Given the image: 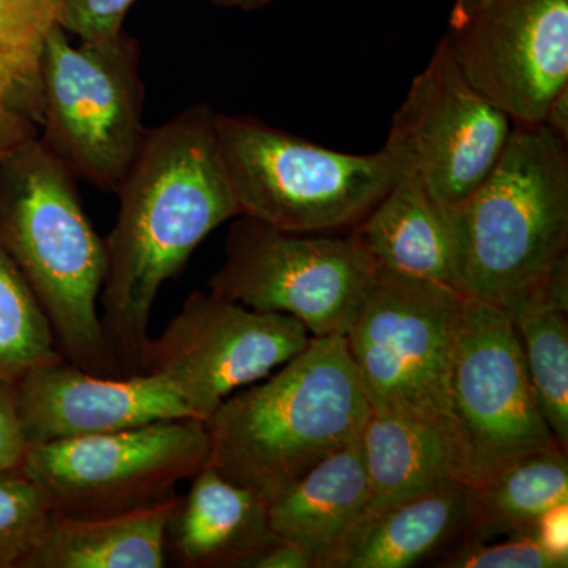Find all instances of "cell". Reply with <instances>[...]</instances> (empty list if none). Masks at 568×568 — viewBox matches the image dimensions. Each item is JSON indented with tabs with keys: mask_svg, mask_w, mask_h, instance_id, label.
Here are the masks:
<instances>
[{
	"mask_svg": "<svg viewBox=\"0 0 568 568\" xmlns=\"http://www.w3.org/2000/svg\"><path fill=\"white\" fill-rule=\"evenodd\" d=\"M215 112L192 104L149 129L115 192L121 207L104 239L100 317L119 376L142 373L160 287L181 274L212 231L242 215L220 151Z\"/></svg>",
	"mask_w": 568,
	"mask_h": 568,
	"instance_id": "obj_1",
	"label": "cell"
},
{
	"mask_svg": "<svg viewBox=\"0 0 568 568\" xmlns=\"http://www.w3.org/2000/svg\"><path fill=\"white\" fill-rule=\"evenodd\" d=\"M369 416L345 336H312L264 383L227 396L205 422L207 465L271 506L358 439Z\"/></svg>",
	"mask_w": 568,
	"mask_h": 568,
	"instance_id": "obj_2",
	"label": "cell"
},
{
	"mask_svg": "<svg viewBox=\"0 0 568 568\" xmlns=\"http://www.w3.org/2000/svg\"><path fill=\"white\" fill-rule=\"evenodd\" d=\"M77 178L40 136L0 163V250L36 294L62 357L119 376L102 317L106 248L78 193Z\"/></svg>",
	"mask_w": 568,
	"mask_h": 568,
	"instance_id": "obj_3",
	"label": "cell"
},
{
	"mask_svg": "<svg viewBox=\"0 0 568 568\" xmlns=\"http://www.w3.org/2000/svg\"><path fill=\"white\" fill-rule=\"evenodd\" d=\"M568 144L517 125L484 182L450 209L457 287L504 308L568 267Z\"/></svg>",
	"mask_w": 568,
	"mask_h": 568,
	"instance_id": "obj_4",
	"label": "cell"
},
{
	"mask_svg": "<svg viewBox=\"0 0 568 568\" xmlns=\"http://www.w3.org/2000/svg\"><path fill=\"white\" fill-rule=\"evenodd\" d=\"M463 301L454 287L377 271L345 338L372 414L433 433L469 473L452 396Z\"/></svg>",
	"mask_w": 568,
	"mask_h": 568,
	"instance_id": "obj_5",
	"label": "cell"
},
{
	"mask_svg": "<svg viewBox=\"0 0 568 568\" xmlns=\"http://www.w3.org/2000/svg\"><path fill=\"white\" fill-rule=\"evenodd\" d=\"M215 132L242 215L291 233L353 230L409 171L390 145L332 151L250 115L215 112Z\"/></svg>",
	"mask_w": 568,
	"mask_h": 568,
	"instance_id": "obj_6",
	"label": "cell"
},
{
	"mask_svg": "<svg viewBox=\"0 0 568 568\" xmlns=\"http://www.w3.org/2000/svg\"><path fill=\"white\" fill-rule=\"evenodd\" d=\"M141 47L125 31L73 43L52 22L40 54V140L77 179L118 192L148 134Z\"/></svg>",
	"mask_w": 568,
	"mask_h": 568,
	"instance_id": "obj_7",
	"label": "cell"
},
{
	"mask_svg": "<svg viewBox=\"0 0 568 568\" xmlns=\"http://www.w3.org/2000/svg\"><path fill=\"white\" fill-rule=\"evenodd\" d=\"M376 264L353 233H291L239 215L209 291L265 313L293 316L312 336L346 335L375 283Z\"/></svg>",
	"mask_w": 568,
	"mask_h": 568,
	"instance_id": "obj_8",
	"label": "cell"
},
{
	"mask_svg": "<svg viewBox=\"0 0 568 568\" xmlns=\"http://www.w3.org/2000/svg\"><path fill=\"white\" fill-rule=\"evenodd\" d=\"M209 454L207 425L175 418L31 446L21 469L55 514L102 518L175 499V487L207 466Z\"/></svg>",
	"mask_w": 568,
	"mask_h": 568,
	"instance_id": "obj_9",
	"label": "cell"
},
{
	"mask_svg": "<svg viewBox=\"0 0 568 568\" xmlns=\"http://www.w3.org/2000/svg\"><path fill=\"white\" fill-rule=\"evenodd\" d=\"M310 338L293 316L194 291L149 342L142 373L162 377L205 424L227 396L272 375L304 351Z\"/></svg>",
	"mask_w": 568,
	"mask_h": 568,
	"instance_id": "obj_10",
	"label": "cell"
},
{
	"mask_svg": "<svg viewBox=\"0 0 568 568\" xmlns=\"http://www.w3.org/2000/svg\"><path fill=\"white\" fill-rule=\"evenodd\" d=\"M452 396L469 484L487 480L525 455L560 447L541 414L517 332L500 306L463 301Z\"/></svg>",
	"mask_w": 568,
	"mask_h": 568,
	"instance_id": "obj_11",
	"label": "cell"
},
{
	"mask_svg": "<svg viewBox=\"0 0 568 568\" xmlns=\"http://www.w3.org/2000/svg\"><path fill=\"white\" fill-rule=\"evenodd\" d=\"M514 122L463 77L447 39L410 82L386 144L443 205L462 204L503 155Z\"/></svg>",
	"mask_w": 568,
	"mask_h": 568,
	"instance_id": "obj_12",
	"label": "cell"
},
{
	"mask_svg": "<svg viewBox=\"0 0 568 568\" xmlns=\"http://www.w3.org/2000/svg\"><path fill=\"white\" fill-rule=\"evenodd\" d=\"M463 77L517 125L568 88V0H491L446 37Z\"/></svg>",
	"mask_w": 568,
	"mask_h": 568,
	"instance_id": "obj_13",
	"label": "cell"
},
{
	"mask_svg": "<svg viewBox=\"0 0 568 568\" xmlns=\"http://www.w3.org/2000/svg\"><path fill=\"white\" fill-rule=\"evenodd\" d=\"M13 395L29 447L194 418L162 377L92 375L65 358L26 373Z\"/></svg>",
	"mask_w": 568,
	"mask_h": 568,
	"instance_id": "obj_14",
	"label": "cell"
},
{
	"mask_svg": "<svg viewBox=\"0 0 568 568\" xmlns=\"http://www.w3.org/2000/svg\"><path fill=\"white\" fill-rule=\"evenodd\" d=\"M278 541L268 504L212 466L178 496L166 525V556L182 568H250Z\"/></svg>",
	"mask_w": 568,
	"mask_h": 568,
	"instance_id": "obj_15",
	"label": "cell"
},
{
	"mask_svg": "<svg viewBox=\"0 0 568 568\" xmlns=\"http://www.w3.org/2000/svg\"><path fill=\"white\" fill-rule=\"evenodd\" d=\"M466 485L448 481L362 515L321 568H409L465 536Z\"/></svg>",
	"mask_w": 568,
	"mask_h": 568,
	"instance_id": "obj_16",
	"label": "cell"
},
{
	"mask_svg": "<svg viewBox=\"0 0 568 568\" xmlns=\"http://www.w3.org/2000/svg\"><path fill=\"white\" fill-rule=\"evenodd\" d=\"M351 233L377 271L458 291L450 209L437 203L417 174L407 171Z\"/></svg>",
	"mask_w": 568,
	"mask_h": 568,
	"instance_id": "obj_17",
	"label": "cell"
},
{
	"mask_svg": "<svg viewBox=\"0 0 568 568\" xmlns=\"http://www.w3.org/2000/svg\"><path fill=\"white\" fill-rule=\"evenodd\" d=\"M361 437L325 458L268 506L280 541L304 549L321 568L368 506Z\"/></svg>",
	"mask_w": 568,
	"mask_h": 568,
	"instance_id": "obj_18",
	"label": "cell"
},
{
	"mask_svg": "<svg viewBox=\"0 0 568 568\" xmlns=\"http://www.w3.org/2000/svg\"><path fill=\"white\" fill-rule=\"evenodd\" d=\"M175 499L114 517L71 518L52 511L22 568H163Z\"/></svg>",
	"mask_w": 568,
	"mask_h": 568,
	"instance_id": "obj_19",
	"label": "cell"
},
{
	"mask_svg": "<svg viewBox=\"0 0 568 568\" xmlns=\"http://www.w3.org/2000/svg\"><path fill=\"white\" fill-rule=\"evenodd\" d=\"M568 503V459L562 447L508 463L480 484L466 485V540L534 532L549 508Z\"/></svg>",
	"mask_w": 568,
	"mask_h": 568,
	"instance_id": "obj_20",
	"label": "cell"
},
{
	"mask_svg": "<svg viewBox=\"0 0 568 568\" xmlns=\"http://www.w3.org/2000/svg\"><path fill=\"white\" fill-rule=\"evenodd\" d=\"M525 355L541 414L568 447V267L504 306Z\"/></svg>",
	"mask_w": 568,
	"mask_h": 568,
	"instance_id": "obj_21",
	"label": "cell"
},
{
	"mask_svg": "<svg viewBox=\"0 0 568 568\" xmlns=\"http://www.w3.org/2000/svg\"><path fill=\"white\" fill-rule=\"evenodd\" d=\"M361 443L369 489L368 506L362 515L448 481L469 484V473L457 455L420 426L372 414Z\"/></svg>",
	"mask_w": 568,
	"mask_h": 568,
	"instance_id": "obj_22",
	"label": "cell"
},
{
	"mask_svg": "<svg viewBox=\"0 0 568 568\" xmlns=\"http://www.w3.org/2000/svg\"><path fill=\"white\" fill-rule=\"evenodd\" d=\"M63 361L50 321L29 284L0 250V383H17L36 366Z\"/></svg>",
	"mask_w": 568,
	"mask_h": 568,
	"instance_id": "obj_23",
	"label": "cell"
},
{
	"mask_svg": "<svg viewBox=\"0 0 568 568\" xmlns=\"http://www.w3.org/2000/svg\"><path fill=\"white\" fill-rule=\"evenodd\" d=\"M52 507L21 467L0 473V568H22L47 529Z\"/></svg>",
	"mask_w": 568,
	"mask_h": 568,
	"instance_id": "obj_24",
	"label": "cell"
},
{
	"mask_svg": "<svg viewBox=\"0 0 568 568\" xmlns=\"http://www.w3.org/2000/svg\"><path fill=\"white\" fill-rule=\"evenodd\" d=\"M444 568H566L568 560L556 558L538 544L534 532L508 536L506 540L459 538L435 558Z\"/></svg>",
	"mask_w": 568,
	"mask_h": 568,
	"instance_id": "obj_25",
	"label": "cell"
},
{
	"mask_svg": "<svg viewBox=\"0 0 568 568\" xmlns=\"http://www.w3.org/2000/svg\"><path fill=\"white\" fill-rule=\"evenodd\" d=\"M136 0H62L54 22L78 41L110 39L123 31V20Z\"/></svg>",
	"mask_w": 568,
	"mask_h": 568,
	"instance_id": "obj_26",
	"label": "cell"
},
{
	"mask_svg": "<svg viewBox=\"0 0 568 568\" xmlns=\"http://www.w3.org/2000/svg\"><path fill=\"white\" fill-rule=\"evenodd\" d=\"M52 22L41 0H0V36L7 39L41 47Z\"/></svg>",
	"mask_w": 568,
	"mask_h": 568,
	"instance_id": "obj_27",
	"label": "cell"
},
{
	"mask_svg": "<svg viewBox=\"0 0 568 568\" xmlns=\"http://www.w3.org/2000/svg\"><path fill=\"white\" fill-rule=\"evenodd\" d=\"M0 110L22 112L40 123V71L0 65Z\"/></svg>",
	"mask_w": 568,
	"mask_h": 568,
	"instance_id": "obj_28",
	"label": "cell"
},
{
	"mask_svg": "<svg viewBox=\"0 0 568 568\" xmlns=\"http://www.w3.org/2000/svg\"><path fill=\"white\" fill-rule=\"evenodd\" d=\"M28 448L14 406L13 384L0 383V473L21 467Z\"/></svg>",
	"mask_w": 568,
	"mask_h": 568,
	"instance_id": "obj_29",
	"label": "cell"
},
{
	"mask_svg": "<svg viewBox=\"0 0 568 568\" xmlns=\"http://www.w3.org/2000/svg\"><path fill=\"white\" fill-rule=\"evenodd\" d=\"M534 536L552 556L568 560V503L545 511L534 526Z\"/></svg>",
	"mask_w": 568,
	"mask_h": 568,
	"instance_id": "obj_30",
	"label": "cell"
},
{
	"mask_svg": "<svg viewBox=\"0 0 568 568\" xmlns=\"http://www.w3.org/2000/svg\"><path fill=\"white\" fill-rule=\"evenodd\" d=\"M37 136H39V123L33 121L31 115L0 110V163Z\"/></svg>",
	"mask_w": 568,
	"mask_h": 568,
	"instance_id": "obj_31",
	"label": "cell"
},
{
	"mask_svg": "<svg viewBox=\"0 0 568 568\" xmlns=\"http://www.w3.org/2000/svg\"><path fill=\"white\" fill-rule=\"evenodd\" d=\"M250 568H315V562L304 549L278 540L257 556Z\"/></svg>",
	"mask_w": 568,
	"mask_h": 568,
	"instance_id": "obj_32",
	"label": "cell"
},
{
	"mask_svg": "<svg viewBox=\"0 0 568 568\" xmlns=\"http://www.w3.org/2000/svg\"><path fill=\"white\" fill-rule=\"evenodd\" d=\"M544 125L560 141L568 144V88L552 100L551 106L545 115Z\"/></svg>",
	"mask_w": 568,
	"mask_h": 568,
	"instance_id": "obj_33",
	"label": "cell"
},
{
	"mask_svg": "<svg viewBox=\"0 0 568 568\" xmlns=\"http://www.w3.org/2000/svg\"><path fill=\"white\" fill-rule=\"evenodd\" d=\"M489 2L491 0H455L450 14V29L465 24L470 18L476 17L478 11L484 10Z\"/></svg>",
	"mask_w": 568,
	"mask_h": 568,
	"instance_id": "obj_34",
	"label": "cell"
},
{
	"mask_svg": "<svg viewBox=\"0 0 568 568\" xmlns=\"http://www.w3.org/2000/svg\"><path fill=\"white\" fill-rule=\"evenodd\" d=\"M275 0H213V3L223 9H234L242 11H254L271 6Z\"/></svg>",
	"mask_w": 568,
	"mask_h": 568,
	"instance_id": "obj_35",
	"label": "cell"
},
{
	"mask_svg": "<svg viewBox=\"0 0 568 568\" xmlns=\"http://www.w3.org/2000/svg\"><path fill=\"white\" fill-rule=\"evenodd\" d=\"M43 2L44 10L50 14L51 20L54 21L55 10L61 6L62 0H41Z\"/></svg>",
	"mask_w": 568,
	"mask_h": 568,
	"instance_id": "obj_36",
	"label": "cell"
}]
</instances>
